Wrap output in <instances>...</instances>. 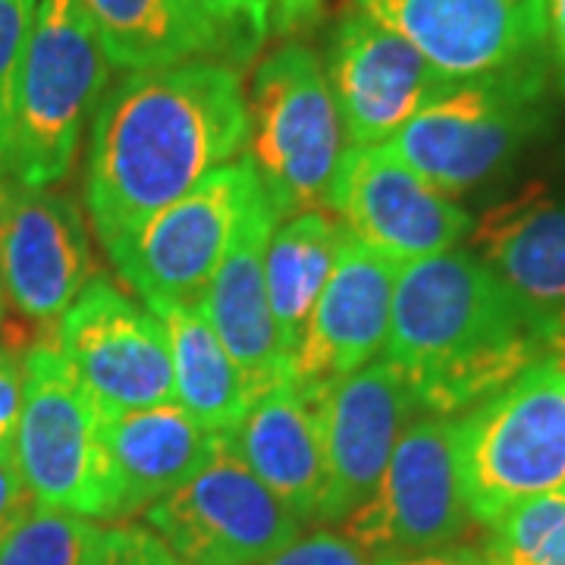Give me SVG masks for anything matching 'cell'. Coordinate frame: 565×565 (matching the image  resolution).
<instances>
[{"instance_id":"1","label":"cell","mask_w":565,"mask_h":565,"mask_svg":"<svg viewBox=\"0 0 565 565\" xmlns=\"http://www.w3.org/2000/svg\"><path fill=\"white\" fill-rule=\"evenodd\" d=\"M248 104L239 70L185 61L126 73L92 120L85 199L114 255L141 223L245 154Z\"/></svg>"},{"instance_id":"2","label":"cell","mask_w":565,"mask_h":565,"mask_svg":"<svg viewBox=\"0 0 565 565\" xmlns=\"http://www.w3.org/2000/svg\"><path fill=\"white\" fill-rule=\"evenodd\" d=\"M546 323L478 255L449 248L399 267L384 355L422 412L452 418L546 359Z\"/></svg>"},{"instance_id":"3","label":"cell","mask_w":565,"mask_h":565,"mask_svg":"<svg viewBox=\"0 0 565 565\" xmlns=\"http://www.w3.org/2000/svg\"><path fill=\"white\" fill-rule=\"evenodd\" d=\"M110 61L82 0H39L22 57L3 173L29 189L61 182L79 151L85 120L98 110Z\"/></svg>"},{"instance_id":"4","label":"cell","mask_w":565,"mask_h":565,"mask_svg":"<svg viewBox=\"0 0 565 565\" xmlns=\"http://www.w3.org/2000/svg\"><path fill=\"white\" fill-rule=\"evenodd\" d=\"M248 104V161L277 223L327 211L345 154V132L321 61L282 44L255 70Z\"/></svg>"},{"instance_id":"5","label":"cell","mask_w":565,"mask_h":565,"mask_svg":"<svg viewBox=\"0 0 565 565\" xmlns=\"http://www.w3.org/2000/svg\"><path fill=\"white\" fill-rule=\"evenodd\" d=\"M459 465L471 519L565 493V371L534 362L459 418Z\"/></svg>"},{"instance_id":"6","label":"cell","mask_w":565,"mask_h":565,"mask_svg":"<svg viewBox=\"0 0 565 565\" xmlns=\"http://www.w3.org/2000/svg\"><path fill=\"white\" fill-rule=\"evenodd\" d=\"M13 456L41 509L117 522V484L104 444V412L54 340L25 352V393Z\"/></svg>"},{"instance_id":"7","label":"cell","mask_w":565,"mask_h":565,"mask_svg":"<svg viewBox=\"0 0 565 565\" xmlns=\"http://www.w3.org/2000/svg\"><path fill=\"white\" fill-rule=\"evenodd\" d=\"M544 98V61L456 82L384 148L434 189L459 195L497 173L541 129Z\"/></svg>"},{"instance_id":"8","label":"cell","mask_w":565,"mask_h":565,"mask_svg":"<svg viewBox=\"0 0 565 565\" xmlns=\"http://www.w3.org/2000/svg\"><path fill=\"white\" fill-rule=\"evenodd\" d=\"M262 195L258 173L243 154L141 223L110 258L148 308H199L245 214Z\"/></svg>"},{"instance_id":"9","label":"cell","mask_w":565,"mask_h":565,"mask_svg":"<svg viewBox=\"0 0 565 565\" xmlns=\"http://www.w3.org/2000/svg\"><path fill=\"white\" fill-rule=\"evenodd\" d=\"M468 522L459 422L427 415L405 427L377 487L343 522V534L377 559L456 544Z\"/></svg>"},{"instance_id":"10","label":"cell","mask_w":565,"mask_h":565,"mask_svg":"<svg viewBox=\"0 0 565 565\" xmlns=\"http://www.w3.org/2000/svg\"><path fill=\"white\" fill-rule=\"evenodd\" d=\"M145 522L185 565H264L305 525L223 437L180 490L145 512Z\"/></svg>"},{"instance_id":"11","label":"cell","mask_w":565,"mask_h":565,"mask_svg":"<svg viewBox=\"0 0 565 565\" xmlns=\"http://www.w3.org/2000/svg\"><path fill=\"white\" fill-rule=\"evenodd\" d=\"M54 345L104 415L173 403L161 321L107 280H92L54 330Z\"/></svg>"},{"instance_id":"12","label":"cell","mask_w":565,"mask_h":565,"mask_svg":"<svg viewBox=\"0 0 565 565\" xmlns=\"http://www.w3.org/2000/svg\"><path fill=\"white\" fill-rule=\"evenodd\" d=\"M327 211L367 248L396 264L444 255L471 233L452 195L434 189L384 145L345 148Z\"/></svg>"},{"instance_id":"13","label":"cell","mask_w":565,"mask_h":565,"mask_svg":"<svg viewBox=\"0 0 565 565\" xmlns=\"http://www.w3.org/2000/svg\"><path fill=\"white\" fill-rule=\"evenodd\" d=\"M323 73L349 148H377L456 82L386 25L349 10L330 32Z\"/></svg>"},{"instance_id":"14","label":"cell","mask_w":565,"mask_h":565,"mask_svg":"<svg viewBox=\"0 0 565 565\" xmlns=\"http://www.w3.org/2000/svg\"><path fill=\"white\" fill-rule=\"evenodd\" d=\"M352 10L403 35L452 82L544 61L541 0H352Z\"/></svg>"},{"instance_id":"15","label":"cell","mask_w":565,"mask_h":565,"mask_svg":"<svg viewBox=\"0 0 565 565\" xmlns=\"http://www.w3.org/2000/svg\"><path fill=\"white\" fill-rule=\"evenodd\" d=\"M308 393L318 399L323 437L318 522H345L371 497L405 427L422 408L386 355Z\"/></svg>"},{"instance_id":"16","label":"cell","mask_w":565,"mask_h":565,"mask_svg":"<svg viewBox=\"0 0 565 565\" xmlns=\"http://www.w3.org/2000/svg\"><path fill=\"white\" fill-rule=\"evenodd\" d=\"M92 280L95 255L76 202L0 185V286L22 318L57 327Z\"/></svg>"},{"instance_id":"17","label":"cell","mask_w":565,"mask_h":565,"mask_svg":"<svg viewBox=\"0 0 565 565\" xmlns=\"http://www.w3.org/2000/svg\"><path fill=\"white\" fill-rule=\"evenodd\" d=\"M399 267L345 230L333 274L292 352V384L318 390L381 359Z\"/></svg>"},{"instance_id":"18","label":"cell","mask_w":565,"mask_h":565,"mask_svg":"<svg viewBox=\"0 0 565 565\" xmlns=\"http://www.w3.org/2000/svg\"><path fill=\"white\" fill-rule=\"evenodd\" d=\"M274 226L277 217L262 195L245 214L217 277L211 280L199 305L204 321L221 337L223 349L239 364L258 396L292 381V362L274 321L264 280V252Z\"/></svg>"},{"instance_id":"19","label":"cell","mask_w":565,"mask_h":565,"mask_svg":"<svg viewBox=\"0 0 565 565\" xmlns=\"http://www.w3.org/2000/svg\"><path fill=\"white\" fill-rule=\"evenodd\" d=\"M223 440L280 503L289 505L302 522H318L323 437L315 393L292 381L274 386Z\"/></svg>"},{"instance_id":"20","label":"cell","mask_w":565,"mask_h":565,"mask_svg":"<svg viewBox=\"0 0 565 565\" xmlns=\"http://www.w3.org/2000/svg\"><path fill=\"white\" fill-rule=\"evenodd\" d=\"M217 440L180 403L104 415V444L120 505L117 522L148 512L180 490L211 459Z\"/></svg>"},{"instance_id":"21","label":"cell","mask_w":565,"mask_h":565,"mask_svg":"<svg viewBox=\"0 0 565 565\" xmlns=\"http://www.w3.org/2000/svg\"><path fill=\"white\" fill-rule=\"evenodd\" d=\"M481 262L546 321L565 308V202L531 189L497 204L471 230Z\"/></svg>"},{"instance_id":"22","label":"cell","mask_w":565,"mask_h":565,"mask_svg":"<svg viewBox=\"0 0 565 565\" xmlns=\"http://www.w3.org/2000/svg\"><path fill=\"white\" fill-rule=\"evenodd\" d=\"M148 311L161 321L170 343L173 403H180L211 434L226 437L262 396L230 359L199 308L151 305Z\"/></svg>"},{"instance_id":"23","label":"cell","mask_w":565,"mask_h":565,"mask_svg":"<svg viewBox=\"0 0 565 565\" xmlns=\"http://www.w3.org/2000/svg\"><path fill=\"white\" fill-rule=\"evenodd\" d=\"M343 236L345 226L330 211H305L280 221L270 233L264 252V280L289 362L333 274Z\"/></svg>"},{"instance_id":"24","label":"cell","mask_w":565,"mask_h":565,"mask_svg":"<svg viewBox=\"0 0 565 565\" xmlns=\"http://www.w3.org/2000/svg\"><path fill=\"white\" fill-rule=\"evenodd\" d=\"M110 66L139 73L214 61V41L189 0H82Z\"/></svg>"},{"instance_id":"25","label":"cell","mask_w":565,"mask_h":565,"mask_svg":"<svg viewBox=\"0 0 565 565\" xmlns=\"http://www.w3.org/2000/svg\"><path fill=\"white\" fill-rule=\"evenodd\" d=\"M487 527L490 565H565V493L512 505Z\"/></svg>"},{"instance_id":"26","label":"cell","mask_w":565,"mask_h":565,"mask_svg":"<svg viewBox=\"0 0 565 565\" xmlns=\"http://www.w3.org/2000/svg\"><path fill=\"white\" fill-rule=\"evenodd\" d=\"M92 519L35 505L0 546V565H85Z\"/></svg>"},{"instance_id":"27","label":"cell","mask_w":565,"mask_h":565,"mask_svg":"<svg viewBox=\"0 0 565 565\" xmlns=\"http://www.w3.org/2000/svg\"><path fill=\"white\" fill-rule=\"evenodd\" d=\"M214 41V61L239 70L270 35V0H189Z\"/></svg>"},{"instance_id":"28","label":"cell","mask_w":565,"mask_h":565,"mask_svg":"<svg viewBox=\"0 0 565 565\" xmlns=\"http://www.w3.org/2000/svg\"><path fill=\"white\" fill-rule=\"evenodd\" d=\"M35 17H39V0H0V170L7 158L22 57L35 29Z\"/></svg>"},{"instance_id":"29","label":"cell","mask_w":565,"mask_h":565,"mask_svg":"<svg viewBox=\"0 0 565 565\" xmlns=\"http://www.w3.org/2000/svg\"><path fill=\"white\" fill-rule=\"evenodd\" d=\"M85 565H185L158 531L145 525H95Z\"/></svg>"},{"instance_id":"30","label":"cell","mask_w":565,"mask_h":565,"mask_svg":"<svg viewBox=\"0 0 565 565\" xmlns=\"http://www.w3.org/2000/svg\"><path fill=\"white\" fill-rule=\"evenodd\" d=\"M264 565H374V559L345 534L321 527L311 534H299Z\"/></svg>"},{"instance_id":"31","label":"cell","mask_w":565,"mask_h":565,"mask_svg":"<svg viewBox=\"0 0 565 565\" xmlns=\"http://www.w3.org/2000/svg\"><path fill=\"white\" fill-rule=\"evenodd\" d=\"M25 393V355L13 343H0V452H13Z\"/></svg>"},{"instance_id":"32","label":"cell","mask_w":565,"mask_h":565,"mask_svg":"<svg viewBox=\"0 0 565 565\" xmlns=\"http://www.w3.org/2000/svg\"><path fill=\"white\" fill-rule=\"evenodd\" d=\"M32 509H35V500L22 481L17 456L0 452V546Z\"/></svg>"},{"instance_id":"33","label":"cell","mask_w":565,"mask_h":565,"mask_svg":"<svg viewBox=\"0 0 565 565\" xmlns=\"http://www.w3.org/2000/svg\"><path fill=\"white\" fill-rule=\"evenodd\" d=\"M323 17V0H270V32L296 39L315 29Z\"/></svg>"},{"instance_id":"34","label":"cell","mask_w":565,"mask_h":565,"mask_svg":"<svg viewBox=\"0 0 565 565\" xmlns=\"http://www.w3.org/2000/svg\"><path fill=\"white\" fill-rule=\"evenodd\" d=\"M374 565H490L484 553L468 546H437L422 553H396V556H377Z\"/></svg>"},{"instance_id":"35","label":"cell","mask_w":565,"mask_h":565,"mask_svg":"<svg viewBox=\"0 0 565 565\" xmlns=\"http://www.w3.org/2000/svg\"><path fill=\"white\" fill-rule=\"evenodd\" d=\"M541 10H544L546 44L565 85V0H541Z\"/></svg>"},{"instance_id":"36","label":"cell","mask_w":565,"mask_h":565,"mask_svg":"<svg viewBox=\"0 0 565 565\" xmlns=\"http://www.w3.org/2000/svg\"><path fill=\"white\" fill-rule=\"evenodd\" d=\"M546 362L565 371V308H559L546 323Z\"/></svg>"},{"instance_id":"37","label":"cell","mask_w":565,"mask_h":565,"mask_svg":"<svg viewBox=\"0 0 565 565\" xmlns=\"http://www.w3.org/2000/svg\"><path fill=\"white\" fill-rule=\"evenodd\" d=\"M3 305H7V296H3V286H0V323H3Z\"/></svg>"}]
</instances>
